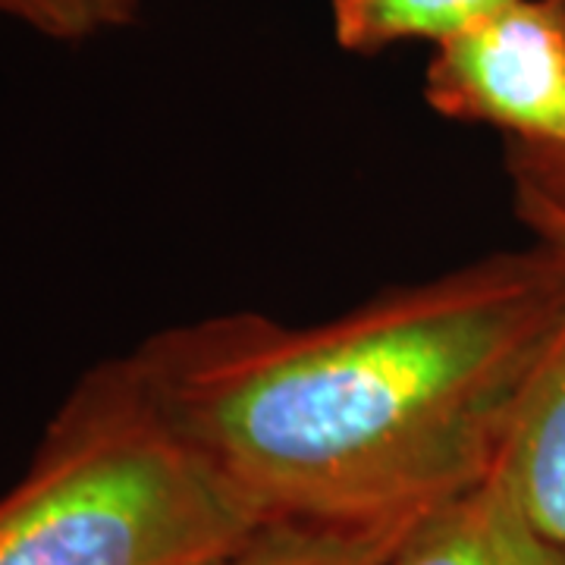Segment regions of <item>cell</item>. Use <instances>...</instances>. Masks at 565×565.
I'll return each instance as SVG.
<instances>
[{
	"label": "cell",
	"mask_w": 565,
	"mask_h": 565,
	"mask_svg": "<svg viewBox=\"0 0 565 565\" xmlns=\"http://www.w3.org/2000/svg\"><path fill=\"white\" fill-rule=\"evenodd\" d=\"M139 0H98V10H102L104 25H120V22L132 20Z\"/></svg>",
	"instance_id": "cell-11"
},
{
	"label": "cell",
	"mask_w": 565,
	"mask_h": 565,
	"mask_svg": "<svg viewBox=\"0 0 565 565\" xmlns=\"http://www.w3.org/2000/svg\"><path fill=\"white\" fill-rule=\"evenodd\" d=\"M505 167H509V180L515 185L537 189L541 195L565 207V158L534 151L525 145H509Z\"/></svg>",
	"instance_id": "cell-9"
},
{
	"label": "cell",
	"mask_w": 565,
	"mask_h": 565,
	"mask_svg": "<svg viewBox=\"0 0 565 565\" xmlns=\"http://www.w3.org/2000/svg\"><path fill=\"white\" fill-rule=\"evenodd\" d=\"M512 204H515V214L522 217V223L534 233V239L565 248L563 204H556L553 199H546L537 189H527V185H512Z\"/></svg>",
	"instance_id": "cell-10"
},
{
	"label": "cell",
	"mask_w": 565,
	"mask_h": 565,
	"mask_svg": "<svg viewBox=\"0 0 565 565\" xmlns=\"http://www.w3.org/2000/svg\"><path fill=\"white\" fill-rule=\"evenodd\" d=\"M490 478L541 534L565 544V315L519 396Z\"/></svg>",
	"instance_id": "cell-4"
},
{
	"label": "cell",
	"mask_w": 565,
	"mask_h": 565,
	"mask_svg": "<svg viewBox=\"0 0 565 565\" xmlns=\"http://www.w3.org/2000/svg\"><path fill=\"white\" fill-rule=\"evenodd\" d=\"M515 0H330L340 47L374 54L399 41H444Z\"/></svg>",
	"instance_id": "cell-6"
},
{
	"label": "cell",
	"mask_w": 565,
	"mask_h": 565,
	"mask_svg": "<svg viewBox=\"0 0 565 565\" xmlns=\"http://www.w3.org/2000/svg\"><path fill=\"white\" fill-rule=\"evenodd\" d=\"M424 98L449 120L565 158V0H515L437 44Z\"/></svg>",
	"instance_id": "cell-3"
},
{
	"label": "cell",
	"mask_w": 565,
	"mask_h": 565,
	"mask_svg": "<svg viewBox=\"0 0 565 565\" xmlns=\"http://www.w3.org/2000/svg\"><path fill=\"white\" fill-rule=\"evenodd\" d=\"M386 565H565V544L541 534L487 478L405 527Z\"/></svg>",
	"instance_id": "cell-5"
},
{
	"label": "cell",
	"mask_w": 565,
	"mask_h": 565,
	"mask_svg": "<svg viewBox=\"0 0 565 565\" xmlns=\"http://www.w3.org/2000/svg\"><path fill=\"white\" fill-rule=\"evenodd\" d=\"M258 525L122 352L82 374L0 497V565H217Z\"/></svg>",
	"instance_id": "cell-2"
},
{
	"label": "cell",
	"mask_w": 565,
	"mask_h": 565,
	"mask_svg": "<svg viewBox=\"0 0 565 565\" xmlns=\"http://www.w3.org/2000/svg\"><path fill=\"white\" fill-rule=\"evenodd\" d=\"M0 17L57 41H82L104 29L98 0H0Z\"/></svg>",
	"instance_id": "cell-8"
},
{
	"label": "cell",
	"mask_w": 565,
	"mask_h": 565,
	"mask_svg": "<svg viewBox=\"0 0 565 565\" xmlns=\"http://www.w3.org/2000/svg\"><path fill=\"white\" fill-rule=\"evenodd\" d=\"M399 534L264 522L217 565H386Z\"/></svg>",
	"instance_id": "cell-7"
},
{
	"label": "cell",
	"mask_w": 565,
	"mask_h": 565,
	"mask_svg": "<svg viewBox=\"0 0 565 565\" xmlns=\"http://www.w3.org/2000/svg\"><path fill=\"white\" fill-rule=\"evenodd\" d=\"M565 315V248L497 252L321 323H173L132 359L262 522L405 531L493 475Z\"/></svg>",
	"instance_id": "cell-1"
}]
</instances>
